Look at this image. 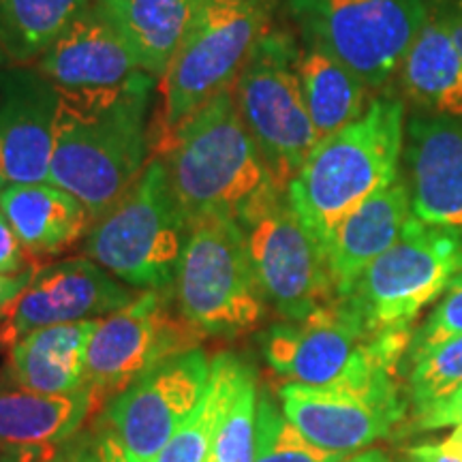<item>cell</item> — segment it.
<instances>
[{"label": "cell", "mask_w": 462, "mask_h": 462, "mask_svg": "<svg viewBox=\"0 0 462 462\" xmlns=\"http://www.w3.org/2000/svg\"><path fill=\"white\" fill-rule=\"evenodd\" d=\"M154 152L163 159L189 227L210 218L238 221L246 206L274 187L231 88L154 143Z\"/></svg>", "instance_id": "cell-2"}, {"label": "cell", "mask_w": 462, "mask_h": 462, "mask_svg": "<svg viewBox=\"0 0 462 462\" xmlns=\"http://www.w3.org/2000/svg\"><path fill=\"white\" fill-rule=\"evenodd\" d=\"M198 0H116L101 5L142 71L163 79L180 50Z\"/></svg>", "instance_id": "cell-23"}, {"label": "cell", "mask_w": 462, "mask_h": 462, "mask_svg": "<svg viewBox=\"0 0 462 462\" xmlns=\"http://www.w3.org/2000/svg\"><path fill=\"white\" fill-rule=\"evenodd\" d=\"M201 346L157 364L106 404L109 430L118 437L129 462H154L173 432L199 402L208 377Z\"/></svg>", "instance_id": "cell-15"}, {"label": "cell", "mask_w": 462, "mask_h": 462, "mask_svg": "<svg viewBox=\"0 0 462 462\" xmlns=\"http://www.w3.org/2000/svg\"><path fill=\"white\" fill-rule=\"evenodd\" d=\"M39 265L26 251L22 240L17 238L15 229L11 227L9 218L0 210V274L15 276L39 270Z\"/></svg>", "instance_id": "cell-33"}, {"label": "cell", "mask_w": 462, "mask_h": 462, "mask_svg": "<svg viewBox=\"0 0 462 462\" xmlns=\"http://www.w3.org/2000/svg\"><path fill=\"white\" fill-rule=\"evenodd\" d=\"M5 65H9V60H7V56L3 54V50H0V67H5Z\"/></svg>", "instance_id": "cell-42"}, {"label": "cell", "mask_w": 462, "mask_h": 462, "mask_svg": "<svg viewBox=\"0 0 462 462\" xmlns=\"http://www.w3.org/2000/svg\"><path fill=\"white\" fill-rule=\"evenodd\" d=\"M0 210L34 262L67 251L92 227L82 201L51 182L7 184L0 193Z\"/></svg>", "instance_id": "cell-22"}, {"label": "cell", "mask_w": 462, "mask_h": 462, "mask_svg": "<svg viewBox=\"0 0 462 462\" xmlns=\"http://www.w3.org/2000/svg\"><path fill=\"white\" fill-rule=\"evenodd\" d=\"M282 0H198L189 31L161 79L154 143L234 86L255 43L274 26Z\"/></svg>", "instance_id": "cell-4"}, {"label": "cell", "mask_w": 462, "mask_h": 462, "mask_svg": "<svg viewBox=\"0 0 462 462\" xmlns=\"http://www.w3.org/2000/svg\"><path fill=\"white\" fill-rule=\"evenodd\" d=\"M409 401L415 409L439 401L462 383V334L407 360Z\"/></svg>", "instance_id": "cell-30"}, {"label": "cell", "mask_w": 462, "mask_h": 462, "mask_svg": "<svg viewBox=\"0 0 462 462\" xmlns=\"http://www.w3.org/2000/svg\"><path fill=\"white\" fill-rule=\"evenodd\" d=\"M409 462H462L456 456H449L443 452L441 446H435V443H421V446H415L409 449L407 454Z\"/></svg>", "instance_id": "cell-38"}, {"label": "cell", "mask_w": 462, "mask_h": 462, "mask_svg": "<svg viewBox=\"0 0 462 462\" xmlns=\"http://www.w3.org/2000/svg\"><path fill=\"white\" fill-rule=\"evenodd\" d=\"M56 446H0V462H45Z\"/></svg>", "instance_id": "cell-35"}, {"label": "cell", "mask_w": 462, "mask_h": 462, "mask_svg": "<svg viewBox=\"0 0 462 462\" xmlns=\"http://www.w3.org/2000/svg\"><path fill=\"white\" fill-rule=\"evenodd\" d=\"M95 0H0V50L9 65L34 67Z\"/></svg>", "instance_id": "cell-27"}, {"label": "cell", "mask_w": 462, "mask_h": 462, "mask_svg": "<svg viewBox=\"0 0 462 462\" xmlns=\"http://www.w3.org/2000/svg\"><path fill=\"white\" fill-rule=\"evenodd\" d=\"M154 88L157 82H148L99 107L73 109L58 103L48 182L82 201L92 223L129 193L152 159Z\"/></svg>", "instance_id": "cell-3"}, {"label": "cell", "mask_w": 462, "mask_h": 462, "mask_svg": "<svg viewBox=\"0 0 462 462\" xmlns=\"http://www.w3.org/2000/svg\"><path fill=\"white\" fill-rule=\"evenodd\" d=\"M439 446L443 448V452H448L449 456H456V458L462 460V424L454 426V430L449 432Z\"/></svg>", "instance_id": "cell-41"}, {"label": "cell", "mask_w": 462, "mask_h": 462, "mask_svg": "<svg viewBox=\"0 0 462 462\" xmlns=\"http://www.w3.org/2000/svg\"><path fill=\"white\" fill-rule=\"evenodd\" d=\"M248 373L251 366L238 356L225 351L212 357L210 377L201 392L199 402L187 415L180 429L173 432L154 462H206L218 426Z\"/></svg>", "instance_id": "cell-26"}, {"label": "cell", "mask_w": 462, "mask_h": 462, "mask_svg": "<svg viewBox=\"0 0 462 462\" xmlns=\"http://www.w3.org/2000/svg\"><path fill=\"white\" fill-rule=\"evenodd\" d=\"M437 5L441 7L443 15H446L456 48H458L462 58V0H437Z\"/></svg>", "instance_id": "cell-37"}, {"label": "cell", "mask_w": 462, "mask_h": 462, "mask_svg": "<svg viewBox=\"0 0 462 462\" xmlns=\"http://www.w3.org/2000/svg\"><path fill=\"white\" fill-rule=\"evenodd\" d=\"M401 176L415 218L462 229V118L411 114L404 125Z\"/></svg>", "instance_id": "cell-18"}, {"label": "cell", "mask_w": 462, "mask_h": 462, "mask_svg": "<svg viewBox=\"0 0 462 462\" xmlns=\"http://www.w3.org/2000/svg\"><path fill=\"white\" fill-rule=\"evenodd\" d=\"M171 287L180 313L204 337L251 332L262 323L268 304L240 225L231 218H210L190 227Z\"/></svg>", "instance_id": "cell-9"}, {"label": "cell", "mask_w": 462, "mask_h": 462, "mask_svg": "<svg viewBox=\"0 0 462 462\" xmlns=\"http://www.w3.org/2000/svg\"><path fill=\"white\" fill-rule=\"evenodd\" d=\"M54 86L62 107L107 106L126 92L157 82L142 71L123 34L99 3H92L34 65Z\"/></svg>", "instance_id": "cell-14"}, {"label": "cell", "mask_w": 462, "mask_h": 462, "mask_svg": "<svg viewBox=\"0 0 462 462\" xmlns=\"http://www.w3.org/2000/svg\"><path fill=\"white\" fill-rule=\"evenodd\" d=\"M398 371L401 366L377 364L326 385L285 383L279 390L281 409L315 446L354 454L392 435L407 415L409 398Z\"/></svg>", "instance_id": "cell-12"}, {"label": "cell", "mask_w": 462, "mask_h": 462, "mask_svg": "<svg viewBox=\"0 0 462 462\" xmlns=\"http://www.w3.org/2000/svg\"><path fill=\"white\" fill-rule=\"evenodd\" d=\"M462 273V229L411 217L383 255L340 296L374 332L407 330Z\"/></svg>", "instance_id": "cell-8"}, {"label": "cell", "mask_w": 462, "mask_h": 462, "mask_svg": "<svg viewBox=\"0 0 462 462\" xmlns=\"http://www.w3.org/2000/svg\"><path fill=\"white\" fill-rule=\"evenodd\" d=\"M296 71L306 109L319 140L360 118L374 97L371 88L338 58L300 37Z\"/></svg>", "instance_id": "cell-24"}, {"label": "cell", "mask_w": 462, "mask_h": 462, "mask_svg": "<svg viewBox=\"0 0 462 462\" xmlns=\"http://www.w3.org/2000/svg\"><path fill=\"white\" fill-rule=\"evenodd\" d=\"M34 273H37V270H32V273H24V274H15V276L0 274V319H3L5 313L9 310L11 302L24 291V287L31 282Z\"/></svg>", "instance_id": "cell-36"}, {"label": "cell", "mask_w": 462, "mask_h": 462, "mask_svg": "<svg viewBox=\"0 0 462 462\" xmlns=\"http://www.w3.org/2000/svg\"><path fill=\"white\" fill-rule=\"evenodd\" d=\"M300 39L349 67L381 92L430 11L429 0H282Z\"/></svg>", "instance_id": "cell-7"}, {"label": "cell", "mask_w": 462, "mask_h": 462, "mask_svg": "<svg viewBox=\"0 0 462 462\" xmlns=\"http://www.w3.org/2000/svg\"><path fill=\"white\" fill-rule=\"evenodd\" d=\"M349 454L328 452L309 441L268 394H259L253 462H343Z\"/></svg>", "instance_id": "cell-28"}, {"label": "cell", "mask_w": 462, "mask_h": 462, "mask_svg": "<svg viewBox=\"0 0 462 462\" xmlns=\"http://www.w3.org/2000/svg\"><path fill=\"white\" fill-rule=\"evenodd\" d=\"M343 462H409V460H401L396 456H392L390 452L381 448H371V449H364V452L357 454H349Z\"/></svg>", "instance_id": "cell-40"}, {"label": "cell", "mask_w": 462, "mask_h": 462, "mask_svg": "<svg viewBox=\"0 0 462 462\" xmlns=\"http://www.w3.org/2000/svg\"><path fill=\"white\" fill-rule=\"evenodd\" d=\"M296 56L298 34L274 24L251 50L231 86L270 180L285 193L319 142L300 88Z\"/></svg>", "instance_id": "cell-6"}, {"label": "cell", "mask_w": 462, "mask_h": 462, "mask_svg": "<svg viewBox=\"0 0 462 462\" xmlns=\"http://www.w3.org/2000/svg\"><path fill=\"white\" fill-rule=\"evenodd\" d=\"M236 223L265 302L282 319H304L338 298L323 245L300 221L285 190L265 189Z\"/></svg>", "instance_id": "cell-11"}, {"label": "cell", "mask_w": 462, "mask_h": 462, "mask_svg": "<svg viewBox=\"0 0 462 462\" xmlns=\"http://www.w3.org/2000/svg\"><path fill=\"white\" fill-rule=\"evenodd\" d=\"M45 462H101L99 439L79 430L78 435L56 446Z\"/></svg>", "instance_id": "cell-34"}, {"label": "cell", "mask_w": 462, "mask_h": 462, "mask_svg": "<svg viewBox=\"0 0 462 462\" xmlns=\"http://www.w3.org/2000/svg\"><path fill=\"white\" fill-rule=\"evenodd\" d=\"M413 217L402 176L362 201L323 242L337 296H345L364 270L383 255Z\"/></svg>", "instance_id": "cell-19"}, {"label": "cell", "mask_w": 462, "mask_h": 462, "mask_svg": "<svg viewBox=\"0 0 462 462\" xmlns=\"http://www.w3.org/2000/svg\"><path fill=\"white\" fill-rule=\"evenodd\" d=\"M58 103L34 67H0V178L7 184L48 182Z\"/></svg>", "instance_id": "cell-17"}, {"label": "cell", "mask_w": 462, "mask_h": 462, "mask_svg": "<svg viewBox=\"0 0 462 462\" xmlns=\"http://www.w3.org/2000/svg\"><path fill=\"white\" fill-rule=\"evenodd\" d=\"M95 3H101V5H107V3H116V0H95Z\"/></svg>", "instance_id": "cell-44"}, {"label": "cell", "mask_w": 462, "mask_h": 462, "mask_svg": "<svg viewBox=\"0 0 462 462\" xmlns=\"http://www.w3.org/2000/svg\"><path fill=\"white\" fill-rule=\"evenodd\" d=\"M99 449H101V462H129L123 446H120L118 437H116L112 430H106L99 437Z\"/></svg>", "instance_id": "cell-39"}, {"label": "cell", "mask_w": 462, "mask_h": 462, "mask_svg": "<svg viewBox=\"0 0 462 462\" xmlns=\"http://www.w3.org/2000/svg\"><path fill=\"white\" fill-rule=\"evenodd\" d=\"M404 112L402 97L377 92L360 118L317 142L289 182V204L321 245L351 210L401 176Z\"/></svg>", "instance_id": "cell-1"}, {"label": "cell", "mask_w": 462, "mask_h": 462, "mask_svg": "<svg viewBox=\"0 0 462 462\" xmlns=\"http://www.w3.org/2000/svg\"><path fill=\"white\" fill-rule=\"evenodd\" d=\"M257 379L253 371L240 383L238 394L218 426L206 462H253L257 429Z\"/></svg>", "instance_id": "cell-29"}, {"label": "cell", "mask_w": 462, "mask_h": 462, "mask_svg": "<svg viewBox=\"0 0 462 462\" xmlns=\"http://www.w3.org/2000/svg\"><path fill=\"white\" fill-rule=\"evenodd\" d=\"M5 187H7V182H5L3 178H0V193H3V189H5Z\"/></svg>", "instance_id": "cell-43"}, {"label": "cell", "mask_w": 462, "mask_h": 462, "mask_svg": "<svg viewBox=\"0 0 462 462\" xmlns=\"http://www.w3.org/2000/svg\"><path fill=\"white\" fill-rule=\"evenodd\" d=\"M396 75L402 95L418 112L462 118V58L437 0Z\"/></svg>", "instance_id": "cell-20"}, {"label": "cell", "mask_w": 462, "mask_h": 462, "mask_svg": "<svg viewBox=\"0 0 462 462\" xmlns=\"http://www.w3.org/2000/svg\"><path fill=\"white\" fill-rule=\"evenodd\" d=\"M413 332H374L360 315L337 298L298 321H282L263 332L265 362L289 383L326 385L360 368L401 366Z\"/></svg>", "instance_id": "cell-10"}, {"label": "cell", "mask_w": 462, "mask_h": 462, "mask_svg": "<svg viewBox=\"0 0 462 462\" xmlns=\"http://www.w3.org/2000/svg\"><path fill=\"white\" fill-rule=\"evenodd\" d=\"M95 411L90 392L39 394L24 388L0 390V446H60L78 435Z\"/></svg>", "instance_id": "cell-25"}, {"label": "cell", "mask_w": 462, "mask_h": 462, "mask_svg": "<svg viewBox=\"0 0 462 462\" xmlns=\"http://www.w3.org/2000/svg\"><path fill=\"white\" fill-rule=\"evenodd\" d=\"M189 231L163 159L152 157L129 193L92 223L86 255L125 285L165 289L176 281Z\"/></svg>", "instance_id": "cell-5"}, {"label": "cell", "mask_w": 462, "mask_h": 462, "mask_svg": "<svg viewBox=\"0 0 462 462\" xmlns=\"http://www.w3.org/2000/svg\"><path fill=\"white\" fill-rule=\"evenodd\" d=\"M97 319L60 323L24 334L9 346V379L39 394H73L84 388L86 356Z\"/></svg>", "instance_id": "cell-21"}, {"label": "cell", "mask_w": 462, "mask_h": 462, "mask_svg": "<svg viewBox=\"0 0 462 462\" xmlns=\"http://www.w3.org/2000/svg\"><path fill=\"white\" fill-rule=\"evenodd\" d=\"M201 338L204 334L178 309L173 287L143 289L133 302L97 319L84 379L95 409L106 407L157 364L199 346Z\"/></svg>", "instance_id": "cell-13"}, {"label": "cell", "mask_w": 462, "mask_h": 462, "mask_svg": "<svg viewBox=\"0 0 462 462\" xmlns=\"http://www.w3.org/2000/svg\"><path fill=\"white\" fill-rule=\"evenodd\" d=\"M462 424V383L439 401L413 411V426L418 430L452 429Z\"/></svg>", "instance_id": "cell-32"}, {"label": "cell", "mask_w": 462, "mask_h": 462, "mask_svg": "<svg viewBox=\"0 0 462 462\" xmlns=\"http://www.w3.org/2000/svg\"><path fill=\"white\" fill-rule=\"evenodd\" d=\"M462 334V273L446 289L435 310L413 332L407 360Z\"/></svg>", "instance_id": "cell-31"}, {"label": "cell", "mask_w": 462, "mask_h": 462, "mask_svg": "<svg viewBox=\"0 0 462 462\" xmlns=\"http://www.w3.org/2000/svg\"><path fill=\"white\" fill-rule=\"evenodd\" d=\"M135 296L90 257L42 265L0 319V346H11L39 328L101 319Z\"/></svg>", "instance_id": "cell-16"}]
</instances>
